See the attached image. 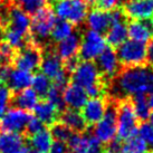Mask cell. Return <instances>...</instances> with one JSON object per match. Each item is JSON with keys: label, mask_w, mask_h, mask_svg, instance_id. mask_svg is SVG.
Listing matches in <instances>:
<instances>
[{"label": "cell", "mask_w": 153, "mask_h": 153, "mask_svg": "<svg viewBox=\"0 0 153 153\" xmlns=\"http://www.w3.org/2000/svg\"><path fill=\"white\" fill-rule=\"evenodd\" d=\"M112 92L117 96H137L153 92V68L150 66L125 67L114 77Z\"/></svg>", "instance_id": "obj_1"}, {"label": "cell", "mask_w": 153, "mask_h": 153, "mask_svg": "<svg viewBox=\"0 0 153 153\" xmlns=\"http://www.w3.org/2000/svg\"><path fill=\"white\" fill-rule=\"evenodd\" d=\"M30 17L19 7L9 9L7 27L4 33V42L13 49H22L29 42Z\"/></svg>", "instance_id": "obj_2"}, {"label": "cell", "mask_w": 153, "mask_h": 153, "mask_svg": "<svg viewBox=\"0 0 153 153\" xmlns=\"http://www.w3.org/2000/svg\"><path fill=\"white\" fill-rule=\"evenodd\" d=\"M55 22V13L46 6L33 15V19H30L29 35L35 42V45L40 46L46 44L51 38V33Z\"/></svg>", "instance_id": "obj_3"}, {"label": "cell", "mask_w": 153, "mask_h": 153, "mask_svg": "<svg viewBox=\"0 0 153 153\" xmlns=\"http://www.w3.org/2000/svg\"><path fill=\"white\" fill-rule=\"evenodd\" d=\"M139 119L136 117L132 107L131 101L123 100L117 103V120H116V135L119 140H128L137 134Z\"/></svg>", "instance_id": "obj_4"}, {"label": "cell", "mask_w": 153, "mask_h": 153, "mask_svg": "<svg viewBox=\"0 0 153 153\" xmlns=\"http://www.w3.org/2000/svg\"><path fill=\"white\" fill-rule=\"evenodd\" d=\"M53 11L62 20L74 26L81 25L88 13V4L84 0H56Z\"/></svg>", "instance_id": "obj_5"}, {"label": "cell", "mask_w": 153, "mask_h": 153, "mask_svg": "<svg viewBox=\"0 0 153 153\" xmlns=\"http://www.w3.org/2000/svg\"><path fill=\"white\" fill-rule=\"evenodd\" d=\"M116 120H117V102H107L106 110L103 117L94 124L93 135L101 143L107 144L116 137Z\"/></svg>", "instance_id": "obj_6"}, {"label": "cell", "mask_w": 153, "mask_h": 153, "mask_svg": "<svg viewBox=\"0 0 153 153\" xmlns=\"http://www.w3.org/2000/svg\"><path fill=\"white\" fill-rule=\"evenodd\" d=\"M39 67L44 75H46L51 81L54 82V85L60 88H64L67 85L68 73L65 69L63 60L57 56L55 51H48L45 55L42 56Z\"/></svg>", "instance_id": "obj_7"}, {"label": "cell", "mask_w": 153, "mask_h": 153, "mask_svg": "<svg viewBox=\"0 0 153 153\" xmlns=\"http://www.w3.org/2000/svg\"><path fill=\"white\" fill-rule=\"evenodd\" d=\"M116 54L120 64L123 65L124 67L141 66L145 63L146 45L132 39H126L123 44L117 47Z\"/></svg>", "instance_id": "obj_8"}, {"label": "cell", "mask_w": 153, "mask_h": 153, "mask_svg": "<svg viewBox=\"0 0 153 153\" xmlns=\"http://www.w3.org/2000/svg\"><path fill=\"white\" fill-rule=\"evenodd\" d=\"M105 47H106V40L102 34L87 29L81 37L78 54L83 60L93 62L105 49Z\"/></svg>", "instance_id": "obj_9"}, {"label": "cell", "mask_w": 153, "mask_h": 153, "mask_svg": "<svg viewBox=\"0 0 153 153\" xmlns=\"http://www.w3.org/2000/svg\"><path fill=\"white\" fill-rule=\"evenodd\" d=\"M72 82L73 84L87 89L91 86L103 82V79L95 63L91 60H82L78 62L75 69L72 72Z\"/></svg>", "instance_id": "obj_10"}, {"label": "cell", "mask_w": 153, "mask_h": 153, "mask_svg": "<svg viewBox=\"0 0 153 153\" xmlns=\"http://www.w3.org/2000/svg\"><path fill=\"white\" fill-rule=\"evenodd\" d=\"M42 56L43 55L39 46L35 44H28L13 55V63L18 69L31 73L39 68Z\"/></svg>", "instance_id": "obj_11"}, {"label": "cell", "mask_w": 153, "mask_h": 153, "mask_svg": "<svg viewBox=\"0 0 153 153\" xmlns=\"http://www.w3.org/2000/svg\"><path fill=\"white\" fill-rule=\"evenodd\" d=\"M30 115L27 111L18 107L7 108L0 119V130L13 133H22L26 130Z\"/></svg>", "instance_id": "obj_12"}, {"label": "cell", "mask_w": 153, "mask_h": 153, "mask_svg": "<svg viewBox=\"0 0 153 153\" xmlns=\"http://www.w3.org/2000/svg\"><path fill=\"white\" fill-rule=\"evenodd\" d=\"M67 146L72 153H104L102 143L94 135L73 133L68 139Z\"/></svg>", "instance_id": "obj_13"}, {"label": "cell", "mask_w": 153, "mask_h": 153, "mask_svg": "<svg viewBox=\"0 0 153 153\" xmlns=\"http://www.w3.org/2000/svg\"><path fill=\"white\" fill-rule=\"evenodd\" d=\"M96 67L104 78L112 79L120 73V60L113 47H105V49L96 58Z\"/></svg>", "instance_id": "obj_14"}, {"label": "cell", "mask_w": 153, "mask_h": 153, "mask_svg": "<svg viewBox=\"0 0 153 153\" xmlns=\"http://www.w3.org/2000/svg\"><path fill=\"white\" fill-rule=\"evenodd\" d=\"M123 11L133 20H148L153 17V0H128Z\"/></svg>", "instance_id": "obj_15"}, {"label": "cell", "mask_w": 153, "mask_h": 153, "mask_svg": "<svg viewBox=\"0 0 153 153\" xmlns=\"http://www.w3.org/2000/svg\"><path fill=\"white\" fill-rule=\"evenodd\" d=\"M107 102L103 97H91L86 101L82 107V115L85 122L89 125H94L103 117L106 110Z\"/></svg>", "instance_id": "obj_16"}, {"label": "cell", "mask_w": 153, "mask_h": 153, "mask_svg": "<svg viewBox=\"0 0 153 153\" xmlns=\"http://www.w3.org/2000/svg\"><path fill=\"white\" fill-rule=\"evenodd\" d=\"M88 100L86 91L81 86L76 84H69L66 85L63 89V101L65 107L71 110H82L86 101Z\"/></svg>", "instance_id": "obj_17"}, {"label": "cell", "mask_w": 153, "mask_h": 153, "mask_svg": "<svg viewBox=\"0 0 153 153\" xmlns=\"http://www.w3.org/2000/svg\"><path fill=\"white\" fill-rule=\"evenodd\" d=\"M128 36L139 43H148L153 37V25L148 20H133L128 26Z\"/></svg>", "instance_id": "obj_18"}, {"label": "cell", "mask_w": 153, "mask_h": 153, "mask_svg": "<svg viewBox=\"0 0 153 153\" xmlns=\"http://www.w3.org/2000/svg\"><path fill=\"white\" fill-rule=\"evenodd\" d=\"M79 44H81L79 35L76 33H73L67 38L57 43L55 53L60 59L65 62V60L71 59L73 57H76L78 51H79Z\"/></svg>", "instance_id": "obj_19"}, {"label": "cell", "mask_w": 153, "mask_h": 153, "mask_svg": "<svg viewBox=\"0 0 153 153\" xmlns=\"http://www.w3.org/2000/svg\"><path fill=\"white\" fill-rule=\"evenodd\" d=\"M86 25L88 29L96 31V33H105L111 25L110 11L96 8L91 10L86 16Z\"/></svg>", "instance_id": "obj_20"}, {"label": "cell", "mask_w": 153, "mask_h": 153, "mask_svg": "<svg viewBox=\"0 0 153 153\" xmlns=\"http://www.w3.org/2000/svg\"><path fill=\"white\" fill-rule=\"evenodd\" d=\"M31 79H33V75L30 72L27 71H22V69H11L10 75L7 81V87L11 89L13 92H19L25 88H28L31 85Z\"/></svg>", "instance_id": "obj_21"}, {"label": "cell", "mask_w": 153, "mask_h": 153, "mask_svg": "<svg viewBox=\"0 0 153 153\" xmlns=\"http://www.w3.org/2000/svg\"><path fill=\"white\" fill-rule=\"evenodd\" d=\"M105 40L111 47H119L128 39V26L125 22H113L107 28Z\"/></svg>", "instance_id": "obj_22"}, {"label": "cell", "mask_w": 153, "mask_h": 153, "mask_svg": "<svg viewBox=\"0 0 153 153\" xmlns=\"http://www.w3.org/2000/svg\"><path fill=\"white\" fill-rule=\"evenodd\" d=\"M39 96L35 93L33 88H25L22 91H19L15 94V96L11 98V102L15 105V107H18L20 110L24 111H31L34 110L36 104L39 102L38 101Z\"/></svg>", "instance_id": "obj_23"}, {"label": "cell", "mask_w": 153, "mask_h": 153, "mask_svg": "<svg viewBox=\"0 0 153 153\" xmlns=\"http://www.w3.org/2000/svg\"><path fill=\"white\" fill-rule=\"evenodd\" d=\"M33 111L35 113V117L40 120L46 125H51L53 123L57 122L59 116V111L48 101L38 102Z\"/></svg>", "instance_id": "obj_24"}, {"label": "cell", "mask_w": 153, "mask_h": 153, "mask_svg": "<svg viewBox=\"0 0 153 153\" xmlns=\"http://www.w3.org/2000/svg\"><path fill=\"white\" fill-rule=\"evenodd\" d=\"M60 122L64 123L75 133H82L87 128V123L83 117L81 112L76 110L67 108L60 114Z\"/></svg>", "instance_id": "obj_25"}, {"label": "cell", "mask_w": 153, "mask_h": 153, "mask_svg": "<svg viewBox=\"0 0 153 153\" xmlns=\"http://www.w3.org/2000/svg\"><path fill=\"white\" fill-rule=\"evenodd\" d=\"M24 145L20 133L0 131V153H9Z\"/></svg>", "instance_id": "obj_26"}, {"label": "cell", "mask_w": 153, "mask_h": 153, "mask_svg": "<svg viewBox=\"0 0 153 153\" xmlns=\"http://www.w3.org/2000/svg\"><path fill=\"white\" fill-rule=\"evenodd\" d=\"M29 143L34 151L47 153L53 143V136L51 134V131H48L47 128H43L42 131L30 135Z\"/></svg>", "instance_id": "obj_27"}, {"label": "cell", "mask_w": 153, "mask_h": 153, "mask_svg": "<svg viewBox=\"0 0 153 153\" xmlns=\"http://www.w3.org/2000/svg\"><path fill=\"white\" fill-rule=\"evenodd\" d=\"M73 33H74V25L66 20L56 19L55 24L53 26V29H51V38L54 42L58 43V42H62L63 39L67 38Z\"/></svg>", "instance_id": "obj_28"}, {"label": "cell", "mask_w": 153, "mask_h": 153, "mask_svg": "<svg viewBox=\"0 0 153 153\" xmlns=\"http://www.w3.org/2000/svg\"><path fill=\"white\" fill-rule=\"evenodd\" d=\"M131 104L137 119L141 121H146L149 119L150 114H151V107H150L148 98L145 97V95L133 96Z\"/></svg>", "instance_id": "obj_29"}, {"label": "cell", "mask_w": 153, "mask_h": 153, "mask_svg": "<svg viewBox=\"0 0 153 153\" xmlns=\"http://www.w3.org/2000/svg\"><path fill=\"white\" fill-rule=\"evenodd\" d=\"M30 86L38 96L46 97L48 91L51 87V81L46 75H44L43 73H39V74H36L35 76H33Z\"/></svg>", "instance_id": "obj_30"}, {"label": "cell", "mask_w": 153, "mask_h": 153, "mask_svg": "<svg viewBox=\"0 0 153 153\" xmlns=\"http://www.w3.org/2000/svg\"><path fill=\"white\" fill-rule=\"evenodd\" d=\"M149 146L140 136H133L128 140H125V143L122 144L121 153H146Z\"/></svg>", "instance_id": "obj_31"}, {"label": "cell", "mask_w": 153, "mask_h": 153, "mask_svg": "<svg viewBox=\"0 0 153 153\" xmlns=\"http://www.w3.org/2000/svg\"><path fill=\"white\" fill-rule=\"evenodd\" d=\"M51 134L56 141L67 142L68 139L72 136L73 131L69 128H67L64 123H62V122H55V123L51 124Z\"/></svg>", "instance_id": "obj_32"}, {"label": "cell", "mask_w": 153, "mask_h": 153, "mask_svg": "<svg viewBox=\"0 0 153 153\" xmlns=\"http://www.w3.org/2000/svg\"><path fill=\"white\" fill-rule=\"evenodd\" d=\"M63 89L64 88H60L56 85H51V89L48 91L46 95L47 101L51 103L59 112L65 108V104L63 101Z\"/></svg>", "instance_id": "obj_33"}, {"label": "cell", "mask_w": 153, "mask_h": 153, "mask_svg": "<svg viewBox=\"0 0 153 153\" xmlns=\"http://www.w3.org/2000/svg\"><path fill=\"white\" fill-rule=\"evenodd\" d=\"M17 4L28 15H34L46 6V0H17Z\"/></svg>", "instance_id": "obj_34"}, {"label": "cell", "mask_w": 153, "mask_h": 153, "mask_svg": "<svg viewBox=\"0 0 153 153\" xmlns=\"http://www.w3.org/2000/svg\"><path fill=\"white\" fill-rule=\"evenodd\" d=\"M137 134L144 141L148 146L153 148V126L150 123L141 124L137 128Z\"/></svg>", "instance_id": "obj_35"}, {"label": "cell", "mask_w": 153, "mask_h": 153, "mask_svg": "<svg viewBox=\"0 0 153 153\" xmlns=\"http://www.w3.org/2000/svg\"><path fill=\"white\" fill-rule=\"evenodd\" d=\"M10 102H11L10 89L4 84H0V116H2L4 112L7 111Z\"/></svg>", "instance_id": "obj_36"}, {"label": "cell", "mask_w": 153, "mask_h": 153, "mask_svg": "<svg viewBox=\"0 0 153 153\" xmlns=\"http://www.w3.org/2000/svg\"><path fill=\"white\" fill-rule=\"evenodd\" d=\"M44 125H45V124H44L40 120H38L37 117L30 116L29 121H28V123H27V126H26V130L29 133V135H33L35 133L42 131L44 128Z\"/></svg>", "instance_id": "obj_37"}, {"label": "cell", "mask_w": 153, "mask_h": 153, "mask_svg": "<svg viewBox=\"0 0 153 153\" xmlns=\"http://www.w3.org/2000/svg\"><path fill=\"white\" fill-rule=\"evenodd\" d=\"M122 0H97V6L100 9L111 11L113 9L117 8Z\"/></svg>", "instance_id": "obj_38"}, {"label": "cell", "mask_w": 153, "mask_h": 153, "mask_svg": "<svg viewBox=\"0 0 153 153\" xmlns=\"http://www.w3.org/2000/svg\"><path fill=\"white\" fill-rule=\"evenodd\" d=\"M68 146L66 142H62V141H53L51 145V149L48 152L51 153H67Z\"/></svg>", "instance_id": "obj_39"}, {"label": "cell", "mask_w": 153, "mask_h": 153, "mask_svg": "<svg viewBox=\"0 0 153 153\" xmlns=\"http://www.w3.org/2000/svg\"><path fill=\"white\" fill-rule=\"evenodd\" d=\"M0 53H1V55L4 57V59H13V55H15V53H13V48L10 45L6 43V42H2V43H0Z\"/></svg>", "instance_id": "obj_40"}, {"label": "cell", "mask_w": 153, "mask_h": 153, "mask_svg": "<svg viewBox=\"0 0 153 153\" xmlns=\"http://www.w3.org/2000/svg\"><path fill=\"white\" fill-rule=\"evenodd\" d=\"M121 151H122V144L120 143V140L111 141L104 149V153H121Z\"/></svg>", "instance_id": "obj_41"}, {"label": "cell", "mask_w": 153, "mask_h": 153, "mask_svg": "<svg viewBox=\"0 0 153 153\" xmlns=\"http://www.w3.org/2000/svg\"><path fill=\"white\" fill-rule=\"evenodd\" d=\"M11 69H13V68L10 67L8 64L0 65V84H6V83H7Z\"/></svg>", "instance_id": "obj_42"}, {"label": "cell", "mask_w": 153, "mask_h": 153, "mask_svg": "<svg viewBox=\"0 0 153 153\" xmlns=\"http://www.w3.org/2000/svg\"><path fill=\"white\" fill-rule=\"evenodd\" d=\"M145 62L149 64L150 67H153V42L149 44L146 47V56H145Z\"/></svg>", "instance_id": "obj_43"}, {"label": "cell", "mask_w": 153, "mask_h": 153, "mask_svg": "<svg viewBox=\"0 0 153 153\" xmlns=\"http://www.w3.org/2000/svg\"><path fill=\"white\" fill-rule=\"evenodd\" d=\"M9 153H30V152H29V149H28L27 146H24V145H22L20 148L13 150V151H11V152H9Z\"/></svg>", "instance_id": "obj_44"}, {"label": "cell", "mask_w": 153, "mask_h": 153, "mask_svg": "<svg viewBox=\"0 0 153 153\" xmlns=\"http://www.w3.org/2000/svg\"><path fill=\"white\" fill-rule=\"evenodd\" d=\"M148 102H149L150 107L153 110V92L149 94V97H148Z\"/></svg>", "instance_id": "obj_45"}, {"label": "cell", "mask_w": 153, "mask_h": 153, "mask_svg": "<svg viewBox=\"0 0 153 153\" xmlns=\"http://www.w3.org/2000/svg\"><path fill=\"white\" fill-rule=\"evenodd\" d=\"M87 4H97V0H84Z\"/></svg>", "instance_id": "obj_46"}, {"label": "cell", "mask_w": 153, "mask_h": 153, "mask_svg": "<svg viewBox=\"0 0 153 153\" xmlns=\"http://www.w3.org/2000/svg\"><path fill=\"white\" fill-rule=\"evenodd\" d=\"M149 119H150V124H151V125L153 126V112H151V114H150Z\"/></svg>", "instance_id": "obj_47"}, {"label": "cell", "mask_w": 153, "mask_h": 153, "mask_svg": "<svg viewBox=\"0 0 153 153\" xmlns=\"http://www.w3.org/2000/svg\"><path fill=\"white\" fill-rule=\"evenodd\" d=\"M4 57H2V55H1V53H0V65L1 64H4V63H2V62H4Z\"/></svg>", "instance_id": "obj_48"}, {"label": "cell", "mask_w": 153, "mask_h": 153, "mask_svg": "<svg viewBox=\"0 0 153 153\" xmlns=\"http://www.w3.org/2000/svg\"><path fill=\"white\" fill-rule=\"evenodd\" d=\"M47 1H51V2H55L56 0H47Z\"/></svg>", "instance_id": "obj_49"}, {"label": "cell", "mask_w": 153, "mask_h": 153, "mask_svg": "<svg viewBox=\"0 0 153 153\" xmlns=\"http://www.w3.org/2000/svg\"><path fill=\"white\" fill-rule=\"evenodd\" d=\"M31 153H44V152H37V151H34V152H31Z\"/></svg>", "instance_id": "obj_50"}, {"label": "cell", "mask_w": 153, "mask_h": 153, "mask_svg": "<svg viewBox=\"0 0 153 153\" xmlns=\"http://www.w3.org/2000/svg\"><path fill=\"white\" fill-rule=\"evenodd\" d=\"M151 22H152V25H153V19H152V20H151Z\"/></svg>", "instance_id": "obj_51"}, {"label": "cell", "mask_w": 153, "mask_h": 153, "mask_svg": "<svg viewBox=\"0 0 153 153\" xmlns=\"http://www.w3.org/2000/svg\"><path fill=\"white\" fill-rule=\"evenodd\" d=\"M151 153H153V151H152V152H151Z\"/></svg>", "instance_id": "obj_52"}]
</instances>
